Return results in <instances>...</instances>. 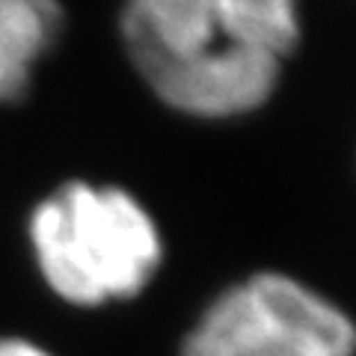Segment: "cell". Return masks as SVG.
Segmentation results:
<instances>
[{
  "instance_id": "obj_2",
  "label": "cell",
  "mask_w": 356,
  "mask_h": 356,
  "mask_svg": "<svg viewBox=\"0 0 356 356\" xmlns=\"http://www.w3.org/2000/svg\"><path fill=\"white\" fill-rule=\"evenodd\" d=\"M36 264L65 303L104 306L149 285L163 247L154 220L119 187L63 184L30 217Z\"/></svg>"
},
{
  "instance_id": "obj_5",
  "label": "cell",
  "mask_w": 356,
  "mask_h": 356,
  "mask_svg": "<svg viewBox=\"0 0 356 356\" xmlns=\"http://www.w3.org/2000/svg\"><path fill=\"white\" fill-rule=\"evenodd\" d=\"M238 36L255 51L285 60L300 42L297 0H214Z\"/></svg>"
},
{
  "instance_id": "obj_3",
  "label": "cell",
  "mask_w": 356,
  "mask_h": 356,
  "mask_svg": "<svg viewBox=\"0 0 356 356\" xmlns=\"http://www.w3.org/2000/svg\"><path fill=\"white\" fill-rule=\"evenodd\" d=\"M353 321L282 273H259L220 294L184 341V356H353Z\"/></svg>"
},
{
  "instance_id": "obj_4",
  "label": "cell",
  "mask_w": 356,
  "mask_h": 356,
  "mask_svg": "<svg viewBox=\"0 0 356 356\" xmlns=\"http://www.w3.org/2000/svg\"><path fill=\"white\" fill-rule=\"evenodd\" d=\"M60 33L57 0H0V104L24 98L33 69L48 57Z\"/></svg>"
},
{
  "instance_id": "obj_1",
  "label": "cell",
  "mask_w": 356,
  "mask_h": 356,
  "mask_svg": "<svg viewBox=\"0 0 356 356\" xmlns=\"http://www.w3.org/2000/svg\"><path fill=\"white\" fill-rule=\"evenodd\" d=\"M122 39L152 92L187 116L250 113L280 83L282 60L243 42L214 0H125Z\"/></svg>"
},
{
  "instance_id": "obj_6",
  "label": "cell",
  "mask_w": 356,
  "mask_h": 356,
  "mask_svg": "<svg viewBox=\"0 0 356 356\" xmlns=\"http://www.w3.org/2000/svg\"><path fill=\"white\" fill-rule=\"evenodd\" d=\"M0 356H51V353L24 339H0Z\"/></svg>"
}]
</instances>
